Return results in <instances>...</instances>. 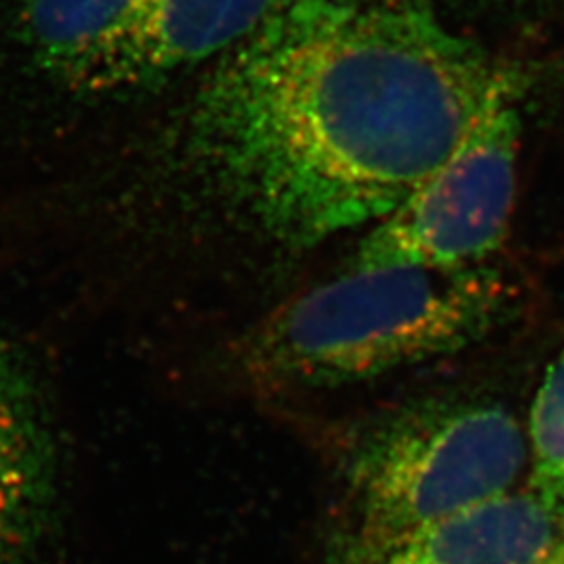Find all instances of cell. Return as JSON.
<instances>
[{"label":"cell","mask_w":564,"mask_h":564,"mask_svg":"<svg viewBox=\"0 0 564 564\" xmlns=\"http://www.w3.org/2000/svg\"><path fill=\"white\" fill-rule=\"evenodd\" d=\"M519 78L416 0H286L186 111L197 174L272 241L370 228Z\"/></svg>","instance_id":"6da1fadb"},{"label":"cell","mask_w":564,"mask_h":564,"mask_svg":"<svg viewBox=\"0 0 564 564\" xmlns=\"http://www.w3.org/2000/svg\"><path fill=\"white\" fill-rule=\"evenodd\" d=\"M508 303L487 265L347 268L272 310L249 333L242 362L274 387L368 381L484 339Z\"/></svg>","instance_id":"7a4b0ae2"},{"label":"cell","mask_w":564,"mask_h":564,"mask_svg":"<svg viewBox=\"0 0 564 564\" xmlns=\"http://www.w3.org/2000/svg\"><path fill=\"white\" fill-rule=\"evenodd\" d=\"M527 458L505 405L440 400L405 408L358 447L349 491L351 538H393L510 491Z\"/></svg>","instance_id":"3957f363"},{"label":"cell","mask_w":564,"mask_h":564,"mask_svg":"<svg viewBox=\"0 0 564 564\" xmlns=\"http://www.w3.org/2000/svg\"><path fill=\"white\" fill-rule=\"evenodd\" d=\"M521 95L491 105L458 149L383 220L372 224L349 268H481L502 249L517 202Z\"/></svg>","instance_id":"277c9868"},{"label":"cell","mask_w":564,"mask_h":564,"mask_svg":"<svg viewBox=\"0 0 564 564\" xmlns=\"http://www.w3.org/2000/svg\"><path fill=\"white\" fill-rule=\"evenodd\" d=\"M286 0H144L80 88L123 93L223 59Z\"/></svg>","instance_id":"5b68a950"},{"label":"cell","mask_w":564,"mask_h":564,"mask_svg":"<svg viewBox=\"0 0 564 564\" xmlns=\"http://www.w3.org/2000/svg\"><path fill=\"white\" fill-rule=\"evenodd\" d=\"M563 538L564 510L529 487L393 538L347 535L337 564H545Z\"/></svg>","instance_id":"8992f818"},{"label":"cell","mask_w":564,"mask_h":564,"mask_svg":"<svg viewBox=\"0 0 564 564\" xmlns=\"http://www.w3.org/2000/svg\"><path fill=\"white\" fill-rule=\"evenodd\" d=\"M30 387L15 372L0 383V564L30 544L46 498V449Z\"/></svg>","instance_id":"52a82bcc"},{"label":"cell","mask_w":564,"mask_h":564,"mask_svg":"<svg viewBox=\"0 0 564 564\" xmlns=\"http://www.w3.org/2000/svg\"><path fill=\"white\" fill-rule=\"evenodd\" d=\"M144 0H20L21 39L42 69L82 86Z\"/></svg>","instance_id":"ba28073f"},{"label":"cell","mask_w":564,"mask_h":564,"mask_svg":"<svg viewBox=\"0 0 564 564\" xmlns=\"http://www.w3.org/2000/svg\"><path fill=\"white\" fill-rule=\"evenodd\" d=\"M531 489L564 510V349L545 370L531 408Z\"/></svg>","instance_id":"9c48e42d"},{"label":"cell","mask_w":564,"mask_h":564,"mask_svg":"<svg viewBox=\"0 0 564 564\" xmlns=\"http://www.w3.org/2000/svg\"><path fill=\"white\" fill-rule=\"evenodd\" d=\"M18 370H20V366L13 362L11 354H9L4 347H0V383H2L4 379H9L11 375H15Z\"/></svg>","instance_id":"30bf717a"},{"label":"cell","mask_w":564,"mask_h":564,"mask_svg":"<svg viewBox=\"0 0 564 564\" xmlns=\"http://www.w3.org/2000/svg\"><path fill=\"white\" fill-rule=\"evenodd\" d=\"M545 564H564V538L563 542L552 552V556L547 558V563Z\"/></svg>","instance_id":"8fae6325"}]
</instances>
